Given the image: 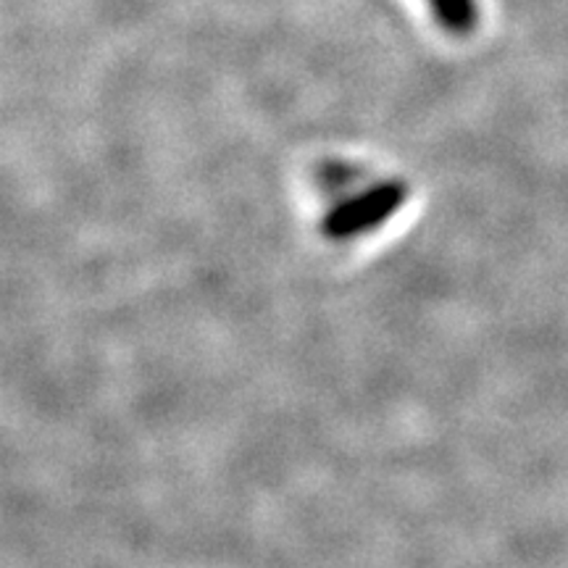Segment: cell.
Wrapping results in <instances>:
<instances>
[{"label":"cell","mask_w":568,"mask_h":568,"mask_svg":"<svg viewBox=\"0 0 568 568\" xmlns=\"http://www.w3.org/2000/svg\"><path fill=\"white\" fill-rule=\"evenodd\" d=\"M437 24L445 32L466 38L479 27V3L477 0H426Z\"/></svg>","instance_id":"obj_1"}]
</instances>
